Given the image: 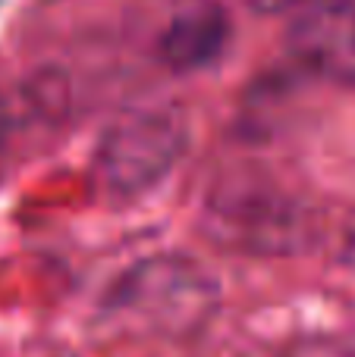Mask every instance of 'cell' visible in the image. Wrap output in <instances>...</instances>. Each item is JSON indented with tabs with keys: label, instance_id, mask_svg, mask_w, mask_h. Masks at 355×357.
<instances>
[{
	"label": "cell",
	"instance_id": "obj_1",
	"mask_svg": "<svg viewBox=\"0 0 355 357\" xmlns=\"http://www.w3.org/2000/svg\"><path fill=\"white\" fill-rule=\"evenodd\" d=\"M224 289L214 270L189 254H151L110 282L101 317L148 339L182 342L214 323Z\"/></svg>",
	"mask_w": 355,
	"mask_h": 357
},
{
	"label": "cell",
	"instance_id": "obj_2",
	"mask_svg": "<svg viewBox=\"0 0 355 357\" xmlns=\"http://www.w3.org/2000/svg\"><path fill=\"white\" fill-rule=\"evenodd\" d=\"M201 229L214 245L245 257H299L324 235L318 210L261 176H230L205 197Z\"/></svg>",
	"mask_w": 355,
	"mask_h": 357
},
{
	"label": "cell",
	"instance_id": "obj_3",
	"mask_svg": "<svg viewBox=\"0 0 355 357\" xmlns=\"http://www.w3.org/2000/svg\"><path fill=\"white\" fill-rule=\"evenodd\" d=\"M189 119L173 104L123 110L94 151V176L113 197H138L164 182L186 157Z\"/></svg>",
	"mask_w": 355,
	"mask_h": 357
},
{
	"label": "cell",
	"instance_id": "obj_4",
	"mask_svg": "<svg viewBox=\"0 0 355 357\" xmlns=\"http://www.w3.org/2000/svg\"><path fill=\"white\" fill-rule=\"evenodd\" d=\"M287 41L302 66L355 82V0H337L296 16Z\"/></svg>",
	"mask_w": 355,
	"mask_h": 357
},
{
	"label": "cell",
	"instance_id": "obj_5",
	"mask_svg": "<svg viewBox=\"0 0 355 357\" xmlns=\"http://www.w3.org/2000/svg\"><path fill=\"white\" fill-rule=\"evenodd\" d=\"M230 44V16L217 0H189L170 16L157 38V56L173 73H195Z\"/></svg>",
	"mask_w": 355,
	"mask_h": 357
},
{
	"label": "cell",
	"instance_id": "obj_6",
	"mask_svg": "<svg viewBox=\"0 0 355 357\" xmlns=\"http://www.w3.org/2000/svg\"><path fill=\"white\" fill-rule=\"evenodd\" d=\"M255 13L261 16H302L308 10H318V6H327V3H337V0H245Z\"/></svg>",
	"mask_w": 355,
	"mask_h": 357
},
{
	"label": "cell",
	"instance_id": "obj_7",
	"mask_svg": "<svg viewBox=\"0 0 355 357\" xmlns=\"http://www.w3.org/2000/svg\"><path fill=\"white\" fill-rule=\"evenodd\" d=\"M277 357H352V354L343 345H337V342L308 339V342H296V345L283 348Z\"/></svg>",
	"mask_w": 355,
	"mask_h": 357
},
{
	"label": "cell",
	"instance_id": "obj_8",
	"mask_svg": "<svg viewBox=\"0 0 355 357\" xmlns=\"http://www.w3.org/2000/svg\"><path fill=\"white\" fill-rule=\"evenodd\" d=\"M340 260H343L349 270H355V229L343 238V245H340Z\"/></svg>",
	"mask_w": 355,
	"mask_h": 357
}]
</instances>
